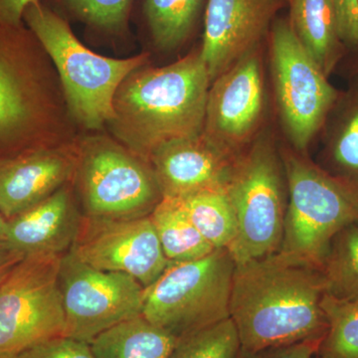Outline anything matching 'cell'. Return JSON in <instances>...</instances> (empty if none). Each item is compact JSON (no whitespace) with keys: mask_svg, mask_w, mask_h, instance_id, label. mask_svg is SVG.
Masks as SVG:
<instances>
[{"mask_svg":"<svg viewBox=\"0 0 358 358\" xmlns=\"http://www.w3.org/2000/svg\"><path fill=\"white\" fill-rule=\"evenodd\" d=\"M326 285L320 268L281 254L238 264L230 319L242 350H259L324 338Z\"/></svg>","mask_w":358,"mask_h":358,"instance_id":"1","label":"cell"},{"mask_svg":"<svg viewBox=\"0 0 358 358\" xmlns=\"http://www.w3.org/2000/svg\"><path fill=\"white\" fill-rule=\"evenodd\" d=\"M143 67L117 89L109 124L124 147L148 160L166 141L203 133L211 81L199 52L166 67Z\"/></svg>","mask_w":358,"mask_h":358,"instance_id":"2","label":"cell"},{"mask_svg":"<svg viewBox=\"0 0 358 358\" xmlns=\"http://www.w3.org/2000/svg\"><path fill=\"white\" fill-rule=\"evenodd\" d=\"M23 22L55 63L73 117L89 129L110 124L117 89L147 64L148 54L114 59L94 53L77 38L69 21L41 0L27 6Z\"/></svg>","mask_w":358,"mask_h":358,"instance_id":"3","label":"cell"},{"mask_svg":"<svg viewBox=\"0 0 358 358\" xmlns=\"http://www.w3.org/2000/svg\"><path fill=\"white\" fill-rule=\"evenodd\" d=\"M282 160L288 205L278 253L320 268L336 235L358 223V187L303 155L284 152Z\"/></svg>","mask_w":358,"mask_h":358,"instance_id":"4","label":"cell"},{"mask_svg":"<svg viewBox=\"0 0 358 358\" xmlns=\"http://www.w3.org/2000/svg\"><path fill=\"white\" fill-rule=\"evenodd\" d=\"M234 259L227 248L171 262L143 289V315L176 338L230 319Z\"/></svg>","mask_w":358,"mask_h":358,"instance_id":"5","label":"cell"},{"mask_svg":"<svg viewBox=\"0 0 358 358\" xmlns=\"http://www.w3.org/2000/svg\"><path fill=\"white\" fill-rule=\"evenodd\" d=\"M237 220L229 252L236 265L278 253L284 236L288 187L282 157L267 140L240 154L227 185Z\"/></svg>","mask_w":358,"mask_h":358,"instance_id":"6","label":"cell"},{"mask_svg":"<svg viewBox=\"0 0 358 358\" xmlns=\"http://www.w3.org/2000/svg\"><path fill=\"white\" fill-rule=\"evenodd\" d=\"M74 178L87 217H145L164 199L150 162L108 138L85 141Z\"/></svg>","mask_w":358,"mask_h":358,"instance_id":"7","label":"cell"},{"mask_svg":"<svg viewBox=\"0 0 358 358\" xmlns=\"http://www.w3.org/2000/svg\"><path fill=\"white\" fill-rule=\"evenodd\" d=\"M60 256L26 257L0 279V358L65 334Z\"/></svg>","mask_w":358,"mask_h":358,"instance_id":"8","label":"cell"},{"mask_svg":"<svg viewBox=\"0 0 358 358\" xmlns=\"http://www.w3.org/2000/svg\"><path fill=\"white\" fill-rule=\"evenodd\" d=\"M271 52L280 114L294 147L303 152L324 128L341 93L301 44L289 21L280 20L273 25Z\"/></svg>","mask_w":358,"mask_h":358,"instance_id":"9","label":"cell"},{"mask_svg":"<svg viewBox=\"0 0 358 358\" xmlns=\"http://www.w3.org/2000/svg\"><path fill=\"white\" fill-rule=\"evenodd\" d=\"M59 287L68 338L91 345L110 327L143 315L140 282L124 273L91 267L70 251L61 257Z\"/></svg>","mask_w":358,"mask_h":358,"instance_id":"10","label":"cell"},{"mask_svg":"<svg viewBox=\"0 0 358 358\" xmlns=\"http://www.w3.org/2000/svg\"><path fill=\"white\" fill-rule=\"evenodd\" d=\"M72 252L82 262L133 277L143 288L169 267L150 216L101 219L83 216Z\"/></svg>","mask_w":358,"mask_h":358,"instance_id":"11","label":"cell"},{"mask_svg":"<svg viewBox=\"0 0 358 358\" xmlns=\"http://www.w3.org/2000/svg\"><path fill=\"white\" fill-rule=\"evenodd\" d=\"M264 108V80L255 51L212 82L203 131L234 154L255 131Z\"/></svg>","mask_w":358,"mask_h":358,"instance_id":"12","label":"cell"},{"mask_svg":"<svg viewBox=\"0 0 358 358\" xmlns=\"http://www.w3.org/2000/svg\"><path fill=\"white\" fill-rule=\"evenodd\" d=\"M239 155L206 134L166 141L148 162L164 199H181L213 188H226Z\"/></svg>","mask_w":358,"mask_h":358,"instance_id":"13","label":"cell"},{"mask_svg":"<svg viewBox=\"0 0 358 358\" xmlns=\"http://www.w3.org/2000/svg\"><path fill=\"white\" fill-rule=\"evenodd\" d=\"M282 0H208L199 53L211 84L255 51Z\"/></svg>","mask_w":358,"mask_h":358,"instance_id":"14","label":"cell"},{"mask_svg":"<svg viewBox=\"0 0 358 358\" xmlns=\"http://www.w3.org/2000/svg\"><path fill=\"white\" fill-rule=\"evenodd\" d=\"M76 155L38 150L0 159V212L6 220L48 199L74 178Z\"/></svg>","mask_w":358,"mask_h":358,"instance_id":"15","label":"cell"},{"mask_svg":"<svg viewBox=\"0 0 358 358\" xmlns=\"http://www.w3.org/2000/svg\"><path fill=\"white\" fill-rule=\"evenodd\" d=\"M83 212L70 186L7 220L6 242L24 257L60 256L69 252L81 227Z\"/></svg>","mask_w":358,"mask_h":358,"instance_id":"16","label":"cell"},{"mask_svg":"<svg viewBox=\"0 0 358 358\" xmlns=\"http://www.w3.org/2000/svg\"><path fill=\"white\" fill-rule=\"evenodd\" d=\"M294 33L327 77L348 53L331 0H289Z\"/></svg>","mask_w":358,"mask_h":358,"instance_id":"17","label":"cell"},{"mask_svg":"<svg viewBox=\"0 0 358 358\" xmlns=\"http://www.w3.org/2000/svg\"><path fill=\"white\" fill-rule=\"evenodd\" d=\"M339 94L324 128V162L327 173L358 187V78Z\"/></svg>","mask_w":358,"mask_h":358,"instance_id":"18","label":"cell"},{"mask_svg":"<svg viewBox=\"0 0 358 358\" xmlns=\"http://www.w3.org/2000/svg\"><path fill=\"white\" fill-rule=\"evenodd\" d=\"M178 341L141 315L99 334L91 348L95 358H171Z\"/></svg>","mask_w":358,"mask_h":358,"instance_id":"19","label":"cell"},{"mask_svg":"<svg viewBox=\"0 0 358 358\" xmlns=\"http://www.w3.org/2000/svg\"><path fill=\"white\" fill-rule=\"evenodd\" d=\"M24 27L0 23V143L28 126L33 114L29 88L13 64L3 55L26 31Z\"/></svg>","mask_w":358,"mask_h":358,"instance_id":"20","label":"cell"},{"mask_svg":"<svg viewBox=\"0 0 358 358\" xmlns=\"http://www.w3.org/2000/svg\"><path fill=\"white\" fill-rule=\"evenodd\" d=\"M204 0H141V18L152 43L164 51L178 48L189 38Z\"/></svg>","mask_w":358,"mask_h":358,"instance_id":"21","label":"cell"},{"mask_svg":"<svg viewBox=\"0 0 358 358\" xmlns=\"http://www.w3.org/2000/svg\"><path fill=\"white\" fill-rule=\"evenodd\" d=\"M150 216L171 262L197 260L215 250L186 216L178 200L162 199Z\"/></svg>","mask_w":358,"mask_h":358,"instance_id":"22","label":"cell"},{"mask_svg":"<svg viewBox=\"0 0 358 358\" xmlns=\"http://www.w3.org/2000/svg\"><path fill=\"white\" fill-rule=\"evenodd\" d=\"M178 200L186 216L215 249H229L237 236V220L226 188L193 193Z\"/></svg>","mask_w":358,"mask_h":358,"instance_id":"23","label":"cell"},{"mask_svg":"<svg viewBox=\"0 0 358 358\" xmlns=\"http://www.w3.org/2000/svg\"><path fill=\"white\" fill-rule=\"evenodd\" d=\"M320 271L327 294L358 303V223L346 226L336 235Z\"/></svg>","mask_w":358,"mask_h":358,"instance_id":"24","label":"cell"},{"mask_svg":"<svg viewBox=\"0 0 358 358\" xmlns=\"http://www.w3.org/2000/svg\"><path fill=\"white\" fill-rule=\"evenodd\" d=\"M42 1V0H41ZM50 7L66 20L83 23L87 29L107 37H124L129 33V23L134 0H50Z\"/></svg>","mask_w":358,"mask_h":358,"instance_id":"25","label":"cell"},{"mask_svg":"<svg viewBox=\"0 0 358 358\" xmlns=\"http://www.w3.org/2000/svg\"><path fill=\"white\" fill-rule=\"evenodd\" d=\"M322 308L327 331L320 341V358H358V303L334 299L324 294Z\"/></svg>","mask_w":358,"mask_h":358,"instance_id":"26","label":"cell"},{"mask_svg":"<svg viewBox=\"0 0 358 358\" xmlns=\"http://www.w3.org/2000/svg\"><path fill=\"white\" fill-rule=\"evenodd\" d=\"M240 348L236 327L228 319L179 338L171 358H235Z\"/></svg>","mask_w":358,"mask_h":358,"instance_id":"27","label":"cell"},{"mask_svg":"<svg viewBox=\"0 0 358 358\" xmlns=\"http://www.w3.org/2000/svg\"><path fill=\"white\" fill-rule=\"evenodd\" d=\"M15 358H95L91 345L61 336L28 348Z\"/></svg>","mask_w":358,"mask_h":358,"instance_id":"28","label":"cell"},{"mask_svg":"<svg viewBox=\"0 0 358 358\" xmlns=\"http://www.w3.org/2000/svg\"><path fill=\"white\" fill-rule=\"evenodd\" d=\"M339 37L348 51L358 49V0H331Z\"/></svg>","mask_w":358,"mask_h":358,"instance_id":"29","label":"cell"},{"mask_svg":"<svg viewBox=\"0 0 358 358\" xmlns=\"http://www.w3.org/2000/svg\"><path fill=\"white\" fill-rule=\"evenodd\" d=\"M320 339H310L294 345L246 350L240 348L235 358H313L319 350Z\"/></svg>","mask_w":358,"mask_h":358,"instance_id":"30","label":"cell"},{"mask_svg":"<svg viewBox=\"0 0 358 358\" xmlns=\"http://www.w3.org/2000/svg\"><path fill=\"white\" fill-rule=\"evenodd\" d=\"M38 0H0V23L8 26L23 25V14L27 6Z\"/></svg>","mask_w":358,"mask_h":358,"instance_id":"31","label":"cell"},{"mask_svg":"<svg viewBox=\"0 0 358 358\" xmlns=\"http://www.w3.org/2000/svg\"><path fill=\"white\" fill-rule=\"evenodd\" d=\"M24 257L20 252L16 251L7 242L0 241V277L8 272Z\"/></svg>","mask_w":358,"mask_h":358,"instance_id":"32","label":"cell"},{"mask_svg":"<svg viewBox=\"0 0 358 358\" xmlns=\"http://www.w3.org/2000/svg\"><path fill=\"white\" fill-rule=\"evenodd\" d=\"M7 231V220L0 212V241H6Z\"/></svg>","mask_w":358,"mask_h":358,"instance_id":"33","label":"cell"},{"mask_svg":"<svg viewBox=\"0 0 358 358\" xmlns=\"http://www.w3.org/2000/svg\"><path fill=\"white\" fill-rule=\"evenodd\" d=\"M350 52H352V53H355V55L358 56V49H355V50H352ZM355 78H358V61H357V67H355Z\"/></svg>","mask_w":358,"mask_h":358,"instance_id":"34","label":"cell"},{"mask_svg":"<svg viewBox=\"0 0 358 358\" xmlns=\"http://www.w3.org/2000/svg\"><path fill=\"white\" fill-rule=\"evenodd\" d=\"M313 358H320V357H317V355H315V357H313Z\"/></svg>","mask_w":358,"mask_h":358,"instance_id":"35","label":"cell"},{"mask_svg":"<svg viewBox=\"0 0 358 358\" xmlns=\"http://www.w3.org/2000/svg\"><path fill=\"white\" fill-rule=\"evenodd\" d=\"M6 274H4V275H6ZM3 275H1V277H0V279H1V278H2V277H3Z\"/></svg>","mask_w":358,"mask_h":358,"instance_id":"36","label":"cell"}]
</instances>
